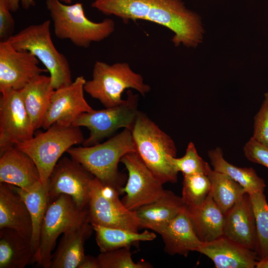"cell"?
Returning a JSON list of instances; mask_svg holds the SVG:
<instances>
[{
  "label": "cell",
  "mask_w": 268,
  "mask_h": 268,
  "mask_svg": "<svg viewBox=\"0 0 268 268\" xmlns=\"http://www.w3.org/2000/svg\"><path fill=\"white\" fill-rule=\"evenodd\" d=\"M91 6L106 15H115L125 22L145 20L171 30L175 46L196 48L205 30L199 14L182 0H94Z\"/></svg>",
  "instance_id": "6da1fadb"
},
{
  "label": "cell",
  "mask_w": 268,
  "mask_h": 268,
  "mask_svg": "<svg viewBox=\"0 0 268 268\" xmlns=\"http://www.w3.org/2000/svg\"><path fill=\"white\" fill-rule=\"evenodd\" d=\"M130 152H136V146L131 131L126 128L103 143L67 151L103 184L114 187L120 195L126 176L119 171L118 164Z\"/></svg>",
  "instance_id": "7a4b0ae2"
},
{
  "label": "cell",
  "mask_w": 268,
  "mask_h": 268,
  "mask_svg": "<svg viewBox=\"0 0 268 268\" xmlns=\"http://www.w3.org/2000/svg\"><path fill=\"white\" fill-rule=\"evenodd\" d=\"M131 132L136 152L154 175L163 184L176 183L178 172L170 161L177 154L172 138L140 111Z\"/></svg>",
  "instance_id": "3957f363"
},
{
  "label": "cell",
  "mask_w": 268,
  "mask_h": 268,
  "mask_svg": "<svg viewBox=\"0 0 268 268\" xmlns=\"http://www.w3.org/2000/svg\"><path fill=\"white\" fill-rule=\"evenodd\" d=\"M45 3L56 36L68 39L76 46L88 48L92 43L104 40L115 31V23L112 19L105 18L98 22L89 20L81 3L70 5L59 0H46Z\"/></svg>",
  "instance_id": "277c9868"
},
{
  "label": "cell",
  "mask_w": 268,
  "mask_h": 268,
  "mask_svg": "<svg viewBox=\"0 0 268 268\" xmlns=\"http://www.w3.org/2000/svg\"><path fill=\"white\" fill-rule=\"evenodd\" d=\"M86 222H89L87 208L78 207L68 195H59L48 204L41 228L39 247L32 262L50 268L52 252L59 236Z\"/></svg>",
  "instance_id": "5b68a950"
},
{
  "label": "cell",
  "mask_w": 268,
  "mask_h": 268,
  "mask_svg": "<svg viewBox=\"0 0 268 268\" xmlns=\"http://www.w3.org/2000/svg\"><path fill=\"white\" fill-rule=\"evenodd\" d=\"M51 22L46 20L38 24L29 25L8 40L18 51L33 54L50 72L54 89L72 82L70 66L67 58L56 48L51 37Z\"/></svg>",
  "instance_id": "8992f818"
},
{
  "label": "cell",
  "mask_w": 268,
  "mask_h": 268,
  "mask_svg": "<svg viewBox=\"0 0 268 268\" xmlns=\"http://www.w3.org/2000/svg\"><path fill=\"white\" fill-rule=\"evenodd\" d=\"M132 88L144 95L150 91L149 85L144 82L142 76L135 72L129 64L117 63L112 65L96 61L93 66L92 79L86 81L84 91L92 98L98 100L105 108L120 105L124 91Z\"/></svg>",
  "instance_id": "52a82bcc"
},
{
  "label": "cell",
  "mask_w": 268,
  "mask_h": 268,
  "mask_svg": "<svg viewBox=\"0 0 268 268\" xmlns=\"http://www.w3.org/2000/svg\"><path fill=\"white\" fill-rule=\"evenodd\" d=\"M84 139L79 127L53 124L31 139L15 146L24 151L34 160L39 170L40 181L47 184L49 178L62 154L73 145Z\"/></svg>",
  "instance_id": "ba28073f"
},
{
  "label": "cell",
  "mask_w": 268,
  "mask_h": 268,
  "mask_svg": "<svg viewBox=\"0 0 268 268\" xmlns=\"http://www.w3.org/2000/svg\"><path fill=\"white\" fill-rule=\"evenodd\" d=\"M127 96L119 105L83 113L73 122L72 126L85 127L89 131V136L83 142V146L99 143L121 128L132 130L139 112V96L131 90L127 91Z\"/></svg>",
  "instance_id": "9c48e42d"
},
{
  "label": "cell",
  "mask_w": 268,
  "mask_h": 268,
  "mask_svg": "<svg viewBox=\"0 0 268 268\" xmlns=\"http://www.w3.org/2000/svg\"><path fill=\"white\" fill-rule=\"evenodd\" d=\"M120 162L128 172L126 185L120 191L121 194L126 193L121 201L128 209L135 211L163 195L165 192L163 184L154 175L137 152L126 153Z\"/></svg>",
  "instance_id": "30bf717a"
},
{
  "label": "cell",
  "mask_w": 268,
  "mask_h": 268,
  "mask_svg": "<svg viewBox=\"0 0 268 268\" xmlns=\"http://www.w3.org/2000/svg\"><path fill=\"white\" fill-rule=\"evenodd\" d=\"M94 177L72 158H61L55 166L48 181V203L59 195L66 194L71 197L78 207L87 208L90 183Z\"/></svg>",
  "instance_id": "8fae6325"
},
{
  "label": "cell",
  "mask_w": 268,
  "mask_h": 268,
  "mask_svg": "<svg viewBox=\"0 0 268 268\" xmlns=\"http://www.w3.org/2000/svg\"><path fill=\"white\" fill-rule=\"evenodd\" d=\"M0 93V156L32 138L35 131L19 91L8 89Z\"/></svg>",
  "instance_id": "7c38bea8"
},
{
  "label": "cell",
  "mask_w": 268,
  "mask_h": 268,
  "mask_svg": "<svg viewBox=\"0 0 268 268\" xmlns=\"http://www.w3.org/2000/svg\"><path fill=\"white\" fill-rule=\"evenodd\" d=\"M99 180L94 177L90 183L88 204V219L92 225L115 227L138 232L139 223L135 211L128 209L119 195H103L99 188Z\"/></svg>",
  "instance_id": "4fadbf2b"
},
{
  "label": "cell",
  "mask_w": 268,
  "mask_h": 268,
  "mask_svg": "<svg viewBox=\"0 0 268 268\" xmlns=\"http://www.w3.org/2000/svg\"><path fill=\"white\" fill-rule=\"evenodd\" d=\"M31 53L15 49L9 40L0 42V92L20 90L33 79L48 71L41 68Z\"/></svg>",
  "instance_id": "5bb4252c"
},
{
  "label": "cell",
  "mask_w": 268,
  "mask_h": 268,
  "mask_svg": "<svg viewBox=\"0 0 268 268\" xmlns=\"http://www.w3.org/2000/svg\"><path fill=\"white\" fill-rule=\"evenodd\" d=\"M86 82L83 76L70 84L55 89L42 127L47 130L53 124L68 127L83 113L93 110L84 96Z\"/></svg>",
  "instance_id": "9a60e30c"
},
{
  "label": "cell",
  "mask_w": 268,
  "mask_h": 268,
  "mask_svg": "<svg viewBox=\"0 0 268 268\" xmlns=\"http://www.w3.org/2000/svg\"><path fill=\"white\" fill-rule=\"evenodd\" d=\"M223 236L243 247L255 251L256 220L248 193H245L225 214Z\"/></svg>",
  "instance_id": "2e32d148"
},
{
  "label": "cell",
  "mask_w": 268,
  "mask_h": 268,
  "mask_svg": "<svg viewBox=\"0 0 268 268\" xmlns=\"http://www.w3.org/2000/svg\"><path fill=\"white\" fill-rule=\"evenodd\" d=\"M210 259L217 268H254L258 259L256 252L224 236L203 243L196 250Z\"/></svg>",
  "instance_id": "e0dca14e"
},
{
  "label": "cell",
  "mask_w": 268,
  "mask_h": 268,
  "mask_svg": "<svg viewBox=\"0 0 268 268\" xmlns=\"http://www.w3.org/2000/svg\"><path fill=\"white\" fill-rule=\"evenodd\" d=\"M0 156V183L26 189L40 181L36 164L24 151L14 146Z\"/></svg>",
  "instance_id": "ac0fdd59"
},
{
  "label": "cell",
  "mask_w": 268,
  "mask_h": 268,
  "mask_svg": "<svg viewBox=\"0 0 268 268\" xmlns=\"http://www.w3.org/2000/svg\"><path fill=\"white\" fill-rule=\"evenodd\" d=\"M186 208L182 197L165 190L158 199L140 207L135 212L140 228L149 229L160 234L171 221Z\"/></svg>",
  "instance_id": "d6986e66"
},
{
  "label": "cell",
  "mask_w": 268,
  "mask_h": 268,
  "mask_svg": "<svg viewBox=\"0 0 268 268\" xmlns=\"http://www.w3.org/2000/svg\"><path fill=\"white\" fill-rule=\"evenodd\" d=\"M15 230L31 241L32 222L27 207L13 186L0 183V229Z\"/></svg>",
  "instance_id": "ffe728a7"
},
{
  "label": "cell",
  "mask_w": 268,
  "mask_h": 268,
  "mask_svg": "<svg viewBox=\"0 0 268 268\" xmlns=\"http://www.w3.org/2000/svg\"><path fill=\"white\" fill-rule=\"evenodd\" d=\"M187 212L202 242H211L223 236L225 215L213 201L210 192L201 205L187 207Z\"/></svg>",
  "instance_id": "44dd1931"
},
{
  "label": "cell",
  "mask_w": 268,
  "mask_h": 268,
  "mask_svg": "<svg viewBox=\"0 0 268 268\" xmlns=\"http://www.w3.org/2000/svg\"><path fill=\"white\" fill-rule=\"evenodd\" d=\"M164 251L169 255L187 257L202 244L196 234L186 209L177 215L160 233Z\"/></svg>",
  "instance_id": "7402d4cb"
},
{
  "label": "cell",
  "mask_w": 268,
  "mask_h": 268,
  "mask_svg": "<svg viewBox=\"0 0 268 268\" xmlns=\"http://www.w3.org/2000/svg\"><path fill=\"white\" fill-rule=\"evenodd\" d=\"M86 222L79 227L63 234L55 253L50 268H77L84 256L85 242L93 230Z\"/></svg>",
  "instance_id": "603a6c76"
},
{
  "label": "cell",
  "mask_w": 268,
  "mask_h": 268,
  "mask_svg": "<svg viewBox=\"0 0 268 268\" xmlns=\"http://www.w3.org/2000/svg\"><path fill=\"white\" fill-rule=\"evenodd\" d=\"M54 90L50 76L43 74L18 90L35 131L42 126Z\"/></svg>",
  "instance_id": "cb8c5ba5"
},
{
  "label": "cell",
  "mask_w": 268,
  "mask_h": 268,
  "mask_svg": "<svg viewBox=\"0 0 268 268\" xmlns=\"http://www.w3.org/2000/svg\"><path fill=\"white\" fill-rule=\"evenodd\" d=\"M34 254L30 240L14 229H0V268H24Z\"/></svg>",
  "instance_id": "d4e9b609"
},
{
  "label": "cell",
  "mask_w": 268,
  "mask_h": 268,
  "mask_svg": "<svg viewBox=\"0 0 268 268\" xmlns=\"http://www.w3.org/2000/svg\"><path fill=\"white\" fill-rule=\"evenodd\" d=\"M13 188L24 201L30 214L33 227L30 242L35 253L39 247L41 226L48 203L47 184L44 185L39 181L28 188L14 186Z\"/></svg>",
  "instance_id": "484cf974"
},
{
  "label": "cell",
  "mask_w": 268,
  "mask_h": 268,
  "mask_svg": "<svg viewBox=\"0 0 268 268\" xmlns=\"http://www.w3.org/2000/svg\"><path fill=\"white\" fill-rule=\"evenodd\" d=\"M208 156L214 171L228 176L238 183L248 194L264 192L266 186L253 168L239 167L227 162L220 147L210 150Z\"/></svg>",
  "instance_id": "4316f807"
},
{
  "label": "cell",
  "mask_w": 268,
  "mask_h": 268,
  "mask_svg": "<svg viewBox=\"0 0 268 268\" xmlns=\"http://www.w3.org/2000/svg\"><path fill=\"white\" fill-rule=\"evenodd\" d=\"M92 226L96 232V241L101 252L131 247L140 241H152L156 237L153 232L148 230L138 233L119 228Z\"/></svg>",
  "instance_id": "83f0119b"
},
{
  "label": "cell",
  "mask_w": 268,
  "mask_h": 268,
  "mask_svg": "<svg viewBox=\"0 0 268 268\" xmlns=\"http://www.w3.org/2000/svg\"><path fill=\"white\" fill-rule=\"evenodd\" d=\"M206 175L211 184L212 199L225 214L247 193L237 182L225 174L208 167Z\"/></svg>",
  "instance_id": "f1b7e54d"
},
{
  "label": "cell",
  "mask_w": 268,
  "mask_h": 268,
  "mask_svg": "<svg viewBox=\"0 0 268 268\" xmlns=\"http://www.w3.org/2000/svg\"><path fill=\"white\" fill-rule=\"evenodd\" d=\"M256 225L255 252L259 260L268 256V203L264 192L249 194Z\"/></svg>",
  "instance_id": "f546056e"
},
{
  "label": "cell",
  "mask_w": 268,
  "mask_h": 268,
  "mask_svg": "<svg viewBox=\"0 0 268 268\" xmlns=\"http://www.w3.org/2000/svg\"><path fill=\"white\" fill-rule=\"evenodd\" d=\"M182 198L187 207L201 205L210 192L211 184L204 174L183 175Z\"/></svg>",
  "instance_id": "4dcf8cb0"
},
{
  "label": "cell",
  "mask_w": 268,
  "mask_h": 268,
  "mask_svg": "<svg viewBox=\"0 0 268 268\" xmlns=\"http://www.w3.org/2000/svg\"><path fill=\"white\" fill-rule=\"evenodd\" d=\"M100 268H150L152 266L145 262L135 263L132 258L130 247L122 248L101 252L97 257Z\"/></svg>",
  "instance_id": "1f68e13d"
},
{
  "label": "cell",
  "mask_w": 268,
  "mask_h": 268,
  "mask_svg": "<svg viewBox=\"0 0 268 268\" xmlns=\"http://www.w3.org/2000/svg\"><path fill=\"white\" fill-rule=\"evenodd\" d=\"M170 161L176 170L183 175L206 174L209 164L198 154L195 144L190 142L185 155L181 158L170 157Z\"/></svg>",
  "instance_id": "d6a6232c"
},
{
  "label": "cell",
  "mask_w": 268,
  "mask_h": 268,
  "mask_svg": "<svg viewBox=\"0 0 268 268\" xmlns=\"http://www.w3.org/2000/svg\"><path fill=\"white\" fill-rule=\"evenodd\" d=\"M252 136L259 142L268 146V92L264 94L262 105L254 117Z\"/></svg>",
  "instance_id": "836d02e7"
},
{
  "label": "cell",
  "mask_w": 268,
  "mask_h": 268,
  "mask_svg": "<svg viewBox=\"0 0 268 268\" xmlns=\"http://www.w3.org/2000/svg\"><path fill=\"white\" fill-rule=\"evenodd\" d=\"M243 151L249 161L261 164L268 169V146L251 137L245 144Z\"/></svg>",
  "instance_id": "e575fe53"
},
{
  "label": "cell",
  "mask_w": 268,
  "mask_h": 268,
  "mask_svg": "<svg viewBox=\"0 0 268 268\" xmlns=\"http://www.w3.org/2000/svg\"><path fill=\"white\" fill-rule=\"evenodd\" d=\"M7 0H0V40H8L14 34L15 21Z\"/></svg>",
  "instance_id": "d590c367"
},
{
  "label": "cell",
  "mask_w": 268,
  "mask_h": 268,
  "mask_svg": "<svg viewBox=\"0 0 268 268\" xmlns=\"http://www.w3.org/2000/svg\"><path fill=\"white\" fill-rule=\"evenodd\" d=\"M7 1L11 12L16 11L19 7L20 3L25 9H28L35 5L34 0H7Z\"/></svg>",
  "instance_id": "8d00e7d4"
},
{
  "label": "cell",
  "mask_w": 268,
  "mask_h": 268,
  "mask_svg": "<svg viewBox=\"0 0 268 268\" xmlns=\"http://www.w3.org/2000/svg\"><path fill=\"white\" fill-rule=\"evenodd\" d=\"M77 268H100V266L97 257L85 255Z\"/></svg>",
  "instance_id": "74e56055"
},
{
  "label": "cell",
  "mask_w": 268,
  "mask_h": 268,
  "mask_svg": "<svg viewBox=\"0 0 268 268\" xmlns=\"http://www.w3.org/2000/svg\"><path fill=\"white\" fill-rule=\"evenodd\" d=\"M256 268H268V256L257 261Z\"/></svg>",
  "instance_id": "f35d334b"
},
{
  "label": "cell",
  "mask_w": 268,
  "mask_h": 268,
  "mask_svg": "<svg viewBox=\"0 0 268 268\" xmlns=\"http://www.w3.org/2000/svg\"><path fill=\"white\" fill-rule=\"evenodd\" d=\"M59 0L66 4H70L72 1V0Z\"/></svg>",
  "instance_id": "ab89813d"
},
{
  "label": "cell",
  "mask_w": 268,
  "mask_h": 268,
  "mask_svg": "<svg viewBox=\"0 0 268 268\" xmlns=\"http://www.w3.org/2000/svg\"></svg>",
  "instance_id": "60d3db41"
}]
</instances>
